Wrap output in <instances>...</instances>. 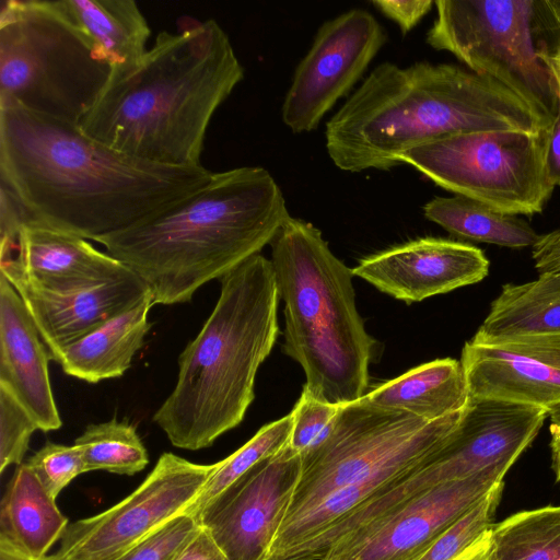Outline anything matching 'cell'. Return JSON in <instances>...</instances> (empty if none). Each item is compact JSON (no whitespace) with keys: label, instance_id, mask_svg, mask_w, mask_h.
Masks as SVG:
<instances>
[{"label":"cell","instance_id":"1","mask_svg":"<svg viewBox=\"0 0 560 560\" xmlns=\"http://www.w3.org/2000/svg\"><path fill=\"white\" fill-rule=\"evenodd\" d=\"M212 174L142 161L79 125L0 105V188L23 222L94 241L161 212Z\"/></svg>","mask_w":560,"mask_h":560},{"label":"cell","instance_id":"2","mask_svg":"<svg viewBox=\"0 0 560 560\" xmlns=\"http://www.w3.org/2000/svg\"><path fill=\"white\" fill-rule=\"evenodd\" d=\"M244 78L217 21L183 16L160 32L138 66L109 79L79 122L89 137L129 156L198 167L210 121Z\"/></svg>","mask_w":560,"mask_h":560},{"label":"cell","instance_id":"3","mask_svg":"<svg viewBox=\"0 0 560 560\" xmlns=\"http://www.w3.org/2000/svg\"><path fill=\"white\" fill-rule=\"evenodd\" d=\"M552 122L503 84L467 68L385 61L326 122L325 141L341 171H388L406 151L448 135L539 133Z\"/></svg>","mask_w":560,"mask_h":560},{"label":"cell","instance_id":"4","mask_svg":"<svg viewBox=\"0 0 560 560\" xmlns=\"http://www.w3.org/2000/svg\"><path fill=\"white\" fill-rule=\"evenodd\" d=\"M289 217L271 174L242 166L213 172L161 212L94 241L145 283L153 305H172L259 254Z\"/></svg>","mask_w":560,"mask_h":560},{"label":"cell","instance_id":"5","mask_svg":"<svg viewBox=\"0 0 560 560\" xmlns=\"http://www.w3.org/2000/svg\"><path fill=\"white\" fill-rule=\"evenodd\" d=\"M217 304L182 351L175 387L153 422L175 447H209L244 419L257 371L278 335V287L271 261L254 255L221 279Z\"/></svg>","mask_w":560,"mask_h":560},{"label":"cell","instance_id":"6","mask_svg":"<svg viewBox=\"0 0 560 560\" xmlns=\"http://www.w3.org/2000/svg\"><path fill=\"white\" fill-rule=\"evenodd\" d=\"M269 245L284 303L282 351L305 372L303 389L337 406L361 399L375 340L357 310L352 270L317 228L291 215Z\"/></svg>","mask_w":560,"mask_h":560},{"label":"cell","instance_id":"7","mask_svg":"<svg viewBox=\"0 0 560 560\" xmlns=\"http://www.w3.org/2000/svg\"><path fill=\"white\" fill-rule=\"evenodd\" d=\"M110 77L60 0H5L0 10V105L79 125Z\"/></svg>","mask_w":560,"mask_h":560},{"label":"cell","instance_id":"8","mask_svg":"<svg viewBox=\"0 0 560 560\" xmlns=\"http://www.w3.org/2000/svg\"><path fill=\"white\" fill-rule=\"evenodd\" d=\"M465 409L425 421L364 397L340 406L328 436L302 455V476L285 520L340 488L405 474L446 441Z\"/></svg>","mask_w":560,"mask_h":560},{"label":"cell","instance_id":"9","mask_svg":"<svg viewBox=\"0 0 560 560\" xmlns=\"http://www.w3.org/2000/svg\"><path fill=\"white\" fill-rule=\"evenodd\" d=\"M425 42L467 69L503 84L536 112L555 120L560 94L541 58L540 0H438Z\"/></svg>","mask_w":560,"mask_h":560},{"label":"cell","instance_id":"10","mask_svg":"<svg viewBox=\"0 0 560 560\" xmlns=\"http://www.w3.org/2000/svg\"><path fill=\"white\" fill-rule=\"evenodd\" d=\"M550 128L453 133L406 151L400 161L454 195L533 217L556 187L548 167Z\"/></svg>","mask_w":560,"mask_h":560},{"label":"cell","instance_id":"11","mask_svg":"<svg viewBox=\"0 0 560 560\" xmlns=\"http://www.w3.org/2000/svg\"><path fill=\"white\" fill-rule=\"evenodd\" d=\"M547 416L541 408L469 398L459 424L436 451L330 525L328 536L339 540L440 483L512 467Z\"/></svg>","mask_w":560,"mask_h":560},{"label":"cell","instance_id":"12","mask_svg":"<svg viewBox=\"0 0 560 560\" xmlns=\"http://www.w3.org/2000/svg\"><path fill=\"white\" fill-rule=\"evenodd\" d=\"M215 464L163 453L142 483L117 504L70 523L50 560H117L151 532L185 513Z\"/></svg>","mask_w":560,"mask_h":560},{"label":"cell","instance_id":"13","mask_svg":"<svg viewBox=\"0 0 560 560\" xmlns=\"http://www.w3.org/2000/svg\"><path fill=\"white\" fill-rule=\"evenodd\" d=\"M386 42L384 27L363 9L324 22L294 70L281 108L283 124L294 133L315 130Z\"/></svg>","mask_w":560,"mask_h":560},{"label":"cell","instance_id":"14","mask_svg":"<svg viewBox=\"0 0 560 560\" xmlns=\"http://www.w3.org/2000/svg\"><path fill=\"white\" fill-rule=\"evenodd\" d=\"M302 455L290 444L261 460L198 515L230 560H268L302 476Z\"/></svg>","mask_w":560,"mask_h":560},{"label":"cell","instance_id":"15","mask_svg":"<svg viewBox=\"0 0 560 560\" xmlns=\"http://www.w3.org/2000/svg\"><path fill=\"white\" fill-rule=\"evenodd\" d=\"M510 466L423 491L380 520L334 544L322 560H417L433 541L491 488Z\"/></svg>","mask_w":560,"mask_h":560},{"label":"cell","instance_id":"16","mask_svg":"<svg viewBox=\"0 0 560 560\" xmlns=\"http://www.w3.org/2000/svg\"><path fill=\"white\" fill-rule=\"evenodd\" d=\"M470 398L497 400L547 412L560 404V336L483 339L462 350Z\"/></svg>","mask_w":560,"mask_h":560},{"label":"cell","instance_id":"17","mask_svg":"<svg viewBox=\"0 0 560 560\" xmlns=\"http://www.w3.org/2000/svg\"><path fill=\"white\" fill-rule=\"evenodd\" d=\"M351 270L377 290L412 303L481 281L489 260L474 245L429 236L364 257Z\"/></svg>","mask_w":560,"mask_h":560},{"label":"cell","instance_id":"18","mask_svg":"<svg viewBox=\"0 0 560 560\" xmlns=\"http://www.w3.org/2000/svg\"><path fill=\"white\" fill-rule=\"evenodd\" d=\"M131 271L85 238L23 222L14 246L0 254V275L35 289L69 293L118 280Z\"/></svg>","mask_w":560,"mask_h":560},{"label":"cell","instance_id":"19","mask_svg":"<svg viewBox=\"0 0 560 560\" xmlns=\"http://www.w3.org/2000/svg\"><path fill=\"white\" fill-rule=\"evenodd\" d=\"M50 352L18 291L0 275V385L44 432L62 425L49 378Z\"/></svg>","mask_w":560,"mask_h":560},{"label":"cell","instance_id":"20","mask_svg":"<svg viewBox=\"0 0 560 560\" xmlns=\"http://www.w3.org/2000/svg\"><path fill=\"white\" fill-rule=\"evenodd\" d=\"M10 283L24 301L50 354L128 311L150 293L133 272L69 293L38 290L22 281Z\"/></svg>","mask_w":560,"mask_h":560},{"label":"cell","instance_id":"21","mask_svg":"<svg viewBox=\"0 0 560 560\" xmlns=\"http://www.w3.org/2000/svg\"><path fill=\"white\" fill-rule=\"evenodd\" d=\"M151 293L138 304L50 354L62 371L88 383L116 378L130 368L151 329Z\"/></svg>","mask_w":560,"mask_h":560},{"label":"cell","instance_id":"22","mask_svg":"<svg viewBox=\"0 0 560 560\" xmlns=\"http://www.w3.org/2000/svg\"><path fill=\"white\" fill-rule=\"evenodd\" d=\"M70 19L110 68L109 79L132 71L144 54L151 28L133 0H60Z\"/></svg>","mask_w":560,"mask_h":560},{"label":"cell","instance_id":"23","mask_svg":"<svg viewBox=\"0 0 560 560\" xmlns=\"http://www.w3.org/2000/svg\"><path fill=\"white\" fill-rule=\"evenodd\" d=\"M68 518L26 464L18 465L0 503V542L42 559L60 540Z\"/></svg>","mask_w":560,"mask_h":560},{"label":"cell","instance_id":"24","mask_svg":"<svg viewBox=\"0 0 560 560\" xmlns=\"http://www.w3.org/2000/svg\"><path fill=\"white\" fill-rule=\"evenodd\" d=\"M363 397L377 407L405 411L425 421L464 410L470 398L460 361L451 358L413 368Z\"/></svg>","mask_w":560,"mask_h":560},{"label":"cell","instance_id":"25","mask_svg":"<svg viewBox=\"0 0 560 560\" xmlns=\"http://www.w3.org/2000/svg\"><path fill=\"white\" fill-rule=\"evenodd\" d=\"M475 335L483 339L560 336V273L504 284Z\"/></svg>","mask_w":560,"mask_h":560},{"label":"cell","instance_id":"26","mask_svg":"<svg viewBox=\"0 0 560 560\" xmlns=\"http://www.w3.org/2000/svg\"><path fill=\"white\" fill-rule=\"evenodd\" d=\"M423 214L454 236L498 246L533 247L540 237L518 215L499 212L459 195L434 197L424 205Z\"/></svg>","mask_w":560,"mask_h":560},{"label":"cell","instance_id":"27","mask_svg":"<svg viewBox=\"0 0 560 560\" xmlns=\"http://www.w3.org/2000/svg\"><path fill=\"white\" fill-rule=\"evenodd\" d=\"M491 535L497 560H560V505L512 514Z\"/></svg>","mask_w":560,"mask_h":560},{"label":"cell","instance_id":"28","mask_svg":"<svg viewBox=\"0 0 560 560\" xmlns=\"http://www.w3.org/2000/svg\"><path fill=\"white\" fill-rule=\"evenodd\" d=\"M83 454L86 472L106 470L117 475H135L149 463L136 427L128 421L112 419L89 424L74 440Z\"/></svg>","mask_w":560,"mask_h":560},{"label":"cell","instance_id":"29","mask_svg":"<svg viewBox=\"0 0 560 560\" xmlns=\"http://www.w3.org/2000/svg\"><path fill=\"white\" fill-rule=\"evenodd\" d=\"M293 415L264 425L248 442L226 458L215 463L207 482L186 513L198 517L199 513L222 491L256 464L279 453L291 438Z\"/></svg>","mask_w":560,"mask_h":560},{"label":"cell","instance_id":"30","mask_svg":"<svg viewBox=\"0 0 560 560\" xmlns=\"http://www.w3.org/2000/svg\"><path fill=\"white\" fill-rule=\"evenodd\" d=\"M504 481L495 483L471 509L446 528L417 560H453L494 524Z\"/></svg>","mask_w":560,"mask_h":560},{"label":"cell","instance_id":"31","mask_svg":"<svg viewBox=\"0 0 560 560\" xmlns=\"http://www.w3.org/2000/svg\"><path fill=\"white\" fill-rule=\"evenodd\" d=\"M198 517L182 513L165 522L117 560H176L200 530Z\"/></svg>","mask_w":560,"mask_h":560},{"label":"cell","instance_id":"32","mask_svg":"<svg viewBox=\"0 0 560 560\" xmlns=\"http://www.w3.org/2000/svg\"><path fill=\"white\" fill-rule=\"evenodd\" d=\"M37 423L13 394L0 385V474L21 465Z\"/></svg>","mask_w":560,"mask_h":560},{"label":"cell","instance_id":"33","mask_svg":"<svg viewBox=\"0 0 560 560\" xmlns=\"http://www.w3.org/2000/svg\"><path fill=\"white\" fill-rule=\"evenodd\" d=\"M26 464L54 499L75 477L86 472L82 451L75 444L69 446L48 441Z\"/></svg>","mask_w":560,"mask_h":560},{"label":"cell","instance_id":"34","mask_svg":"<svg viewBox=\"0 0 560 560\" xmlns=\"http://www.w3.org/2000/svg\"><path fill=\"white\" fill-rule=\"evenodd\" d=\"M340 406L323 402L305 389L293 410L290 446L301 455L319 445L330 433Z\"/></svg>","mask_w":560,"mask_h":560},{"label":"cell","instance_id":"35","mask_svg":"<svg viewBox=\"0 0 560 560\" xmlns=\"http://www.w3.org/2000/svg\"><path fill=\"white\" fill-rule=\"evenodd\" d=\"M372 4L387 19L394 21L402 35L409 33L430 12L431 0H375Z\"/></svg>","mask_w":560,"mask_h":560},{"label":"cell","instance_id":"36","mask_svg":"<svg viewBox=\"0 0 560 560\" xmlns=\"http://www.w3.org/2000/svg\"><path fill=\"white\" fill-rule=\"evenodd\" d=\"M176 560H230L210 533L201 526Z\"/></svg>","mask_w":560,"mask_h":560},{"label":"cell","instance_id":"37","mask_svg":"<svg viewBox=\"0 0 560 560\" xmlns=\"http://www.w3.org/2000/svg\"><path fill=\"white\" fill-rule=\"evenodd\" d=\"M548 167L555 186H560V107L550 128Z\"/></svg>","mask_w":560,"mask_h":560},{"label":"cell","instance_id":"38","mask_svg":"<svg viewBox=\"0 0 560 560\" xmlns=\"http://www.w3.org/2000/svg\"><path fill=\"white\" fill-rule=\"evenodd\" d=\"M550 418V450H551V468L553 470L556 481L560 483V404L556 405L548 411Z\"/></svg>","mask_w":560,"mask_h":560},{"label":"cell","instance_id":"39","mask_svg":"<svg viewBox=\"0 0 560 560\" xmlns=\"http://www.w3.org/2000/svg\"><path fill=\"white\" fill-rule=\"evenodd\" d=\"M453 560H497L491 528Z\"/></svg>","mask_w":560,"mask_h":560},{"label":"cell","instance_id":"40","mask_svg":"<svg viewBox=\"0 0 560 560\" xmlns=\"http://www.w3.org/2000/svg\"><path fill=\"white\" fill-rule=\"evenodd\" d=\"M0 560H50L49 556L42 559L28 557L7 544L0 542Z\"/></svg>","mask_w":560,"mask_h":560},{"label":"cell","instance_id":"41","mask_svg":"<svg viewBox=\"0 0 560 560\" xmlns=\"http://www.w3.org/2000/svg\"><path fill=\"white\" fill-rule=\"evenodd\" d=\"M545 62L551 69L560 94V59L558 58H544Z\"/></svg>","mask_w":560,"mask_h":560},{"label":"cell","instance_id":"42","mask_svg":"<svg viewBox=\"0 0 560 560\" xmlns=\"http://www.w3.org/2000/svg\"><path fill=\"white\" fill-rule=\"evenodd\" d=\"M552 241L560 242V230H556L546 234Z\"/></svg>","mask_w":560,"mask_h":560},{"label":"cell","instance_id":"43","mask_svg":"<svg viewBox=\"0 0 560 560\" xmlns=\"http://www.w3.org/2000/svg\"><path fill=\"white\" fill-rule=\"evenodd\" d=\"M552 58H558V59H560V57H552Z\"/></svg>","mask_w":560,"mask_h":560}]
</instances>
